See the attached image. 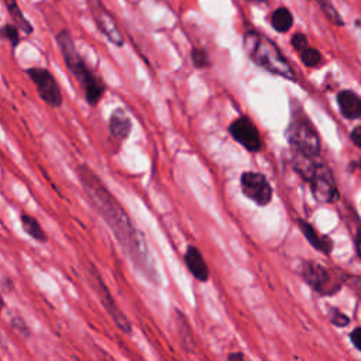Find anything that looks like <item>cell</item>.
I'll return each mask as SVG.
<instances>
[{
	"label": "cell",
	"mask_w": 361,
	"mask_h": 361,
	"mask_svg": "<svg viewBox=\"0 0 361 361\" xmlns=\"http://www.w3.org/2000/svg\"><path fill=\"white\" fill-rule=\"evenodd\" d=\"M76 172L89 203L111 228L133 264L148 281L158 283L159 276L152 264L148 248L137 228L133 226L126 210L89 165L79 164L76 166Z\"/></svg>",
	"instance_id": "cell-1"
},
{
	"label": "cell",
	"mask_w": 361,
	"mask_h": 361,
	"mask_svg": "<svg viewBox=\"0 0 361 361\" xmlns=\"http://www.w3.org/2000/svg\"><path fill=\"white\" fill-rule=\"evenodd\" d=\"M56 45L61 51L63 63L75 80L79 83L86 103L96 107L106 93V85L100 76H97L85 62L79 54L73 37L68 28H62L55 35Z\"/></svg>",
	"instance_id": "cell-2"
},
{
	"label": "cell",
	"mask_w": 361,
	"mask_h": 361,
	"mask_svg": "<svg viewBox=\"0 0 361 361\" xmlns=\"http://www.w3.org/2000/svg\"><path fill=\"white\" fill-rule=\"evenodd\" d=\"M243 45L250 59L258 66L288 80H298L293 68L289 65L279 48L268 37L255 30H251L244 34Z\"/></svg>",
	"instance_id": "cell-3"
},
{
	"label": "cell",
	"mask_w": 361,
	"mask_h": 361,
	"mask_svg": "<svg viewBox=\"0 0 361 361\" xmlns=\"http://www.w3.org/2000/svg\"><path fill=\"white\" fill-rule=\"evenodd\" d=\"M298 274L312 290L322 296L336 295L345 283V276L341 272L313 261H303Z\"/></svg>",
	"instance_id": "cell-4"
},
{
	"label": "cell",
	"mask_w": 361,
	"mask_h": 361,
	"mask_svg": "<svg viewBox=\"0 0 361 361\" xmlns=\"http://www.w3.org/2000/svg\"><path fill=\"white\" fill-rule=\"evenodd\" d=\"M288 142L293 155L317 159L320 155V138L313 124L306 117H295L286 130Z\"/></svg>",
	"instance_id": "cell-5"
},
{
	"label": "cell",
	"mask_w": 361,
	"mask_h": 361,
	"mask_svg": "<svg viewBox=\"0 0 361 361\" xmlns=\"http://www.w3.org/2000/svg\"><path fill=\"white\" fill-rule=\"evenodd\" d=\"M28 79L35 86L38 97L49 107L58 109L63 104V94L54 73L42 66H31L25 69Z\"/></svg>",
	"instance_id": "cell-6"
},
{
	"label": "cell",
	"mask_w": 361,
	"mask_h": 361,
	"mask_svg": "<svg viewBox=\"0 0 361 361\" xmlns=\"http://www.w3.org/2000/svg\"><path fill=\"white\" fill-rule=\"evenodd\" d=\"M306 182H309L310 190L317 202L333 203L338 199V190L333 173L324 162L319 161L316 164V166L307 176Z\"/></svg>",
	"instance_id": "cell-7"
},
{
	"label": "cell",
	"mask_w": 361,
	"mask_h": 361,
	"mask_svg": "<svg viewBox=\"0 0 361 361\" xmlns=\"http://www.w3.org/2000/svg\"><path fill=\"white\" fill-rule=\"evenodd\" d=\"M87 8L90 11L92 20L96 24L97 30L104 35V38L116 45V47H123L124 45V37L121 35L118 25L110 11L104 7L102 0H86Z\"/></svg>",
	"instance_id": "cell-8"
},
{
	"label": "cell",
	"mask_w": 361,
	"mask_h": 361,
	"mask_svg": "<svg viewBox=\"0 0 361 361\" xmlns=\"http://www.w3.org/2000/svg\"><path fill=\"white\" fill-rule=\"evenodd\" d=\"M240 183L241 192L255 204L267 206L272 200V188L265 175L259 172L247 171L241 173Z\"/></svg>",
	"instance_id": "cell-9"
},
{
	"label": "cell",
	"mask_w": 361,
	"mask_h": 361,
	"mask_svg": "<svg viewBox=\"0 0 361 361\" xmlns=\"http://www.w3.org/2000/svg\"><path fill=\"white\" fill-rule=\"evenodd\" d=\"M228 131L231 137L241 144L245 149L251 152H257L261 149L262 142H261V135L255 127V124L245 116L235 118L230 127Z\"/></svg>",
	"instance_id": "cell-10"
},
{
	"label": "cell",
	"mask_w": 361,
	"mask_h": 361,
	"mask_svg": "<svg viewBox=\"0 0 361 361\" xmlns=\"http://www.w3.org/2000/svg\"><path fill=\"white\" fill-rule=\"evenodd\" d=\"M107 127H109L110 135L116 141L121 142L130 135L131 128H133V121H131V117L128 116V113L123 107H116L110 113Z\"/></svg>",
	"instance_id": "cell-11"
},
{
	"label": "cell",
	"mask_w": 361,
	"mask_h": 361,
	"mask_svg": "<svg viewBox=\"0 0 361 361\" xmlns=\"http://www.w3.org/2000/svg\"><path fill=\"white\" fill-rule=\"evenodd\" d=\"M183 262L189 272L193 275L200 282H207L210 278V271L209 267L200 252V250L195 245H189L186 248V252L183 255Z\"/></svg>",
	"instance_id": "cell-12"
},
{
	"label": "cell",
	"mask_w": 361,
	"mask_h": 361,
	"mask_svg": "<svg viewBox=\"0 0 361 361\" xmlns=\"http://www.w3.org/2000/svg\"><path fill=\"white\" fill-rule=\"evenodd\" d=\"M298 227L300 228L303 237L306 238V241L319 252L329 255L333 251V241L327 237L320 234L310 223L299 219L298 220Z\"/></svg>",
	"instance_id": "cell-13"
},
{
	"label": "cell",
	"mask_w": 361,
	"mask_h": 361,
	"mask_svg": "<svg viewBox=\"0 0 361 361\" xmlns=\"http://www.w3.org/2000/svg\"><path fill=\"white\" fill-rule=\"evenodd\" d=\"M337 104L340 109V113L347 120H357L361 118V97L350 90L344 89L337 93Z\"/></svg>",
	"instance_id": "cell-14"
},
{
	"label": "cell",
	"mask_w": 361,
	"mask_h": 361,
	"mask_svg": "<svg viewBox=\"0 0 361 361\" xmlns=\"http://www.w3.org/2000/svg\"><path fill=\"white\" fill-rule=\"evenodd\" d=\"M97 292H99L100 299H102L103 305L106 306L107 312H109V313H110V316L114 319L116 324H117L123 331L130 333V330H131V324H130L128 319H127V317L120 312V309H117V307H116V303H114V300L111 299V296L109 295V290L104 288L103 282H100V281L97 282Z\"/></svg>",
	"instance_id": "cell-15"
},
{
	"label": "cell",
	"mask_w": 361,
	"mask_h": 361,
	"mask_svg": "<svg viewBox=\"0 0 361 361\" xmlns=\"http://www.w3.org/2000/svg\"><path fill=\"white\" fill-rule=\"evenodd\" d=\"M4 6H6V10L8 13V16L11 17V21L14 25L18 27L20 31H23L24 34L30 35L32 34L34 28H32V24L28 21V18L24 16L23 10L20 8L18 6V1L17 0H3Z\"/></svg>",
	"instance_id": "cell-16"
},
{
	"label": "cell",
	"mask_w": 361,
	"mask_h": 361,
	"mask_svg": "<svg viewBox=\"0 0 361 361\" xmlns=\"http://www.w3.org/2000/svg\"><path fill=\"white\" fill-rule=\"evenodd\" d=\"M271 24L278 32H286L293 25L292 13L286 7H278L271 16Z\"/></svg>",
	"instance_id": "cell-17"
},
{
	"label": "cell",
	"mask_w": 361,
	"mask_h": 361,
	"mask_svg": "<svg viewBox=\"0 0 361 361\" xmlns=\"http://www.w3.org/2000/svg\"><path fill=\"white\" fill-rule=\"evenodd\" d=\"M20 220H21V226L24 228V231L34 240L39 241V243H44L47 240V235L41 227V224L38 223V220L27 213H21L20 216Z\"/></svg>",
	"instance_id": "cell-18"
},
{
	"label": "cell",
	"mask_w": 361,
	"mask_h": 361,
	"mask_svg": "<svg viewBox=\"0 0 361 361\" xmlns=\"http://www.w3.org/2000/svg\"><path fill=\"white\" fill-rule=\"evenodd\" d=\"M20 30L17 25H14L13 23H7V24H3L0 27V38L7 41L11 47V49H16L20 42H21V37H20Z\"/></svg>",
	"instance_id": "cell-19"
},
{
	"label": "cell",
	"mask_w": 361,
	"mask_h": 361,
	"mask_svg": "<svg viewBox=\"0 0 361 361\" xmlns=\"http://www.w3.org/2000/svg\"><path fill=\"white\" fill-rule=\"evenodd\" d=\"M316 1L319 3V6H320L322 11L324 13V16H326L333 24H336V25H338V27L344 25L343 18L340 17L338 11L336 10V7L333 6V3H331L330 0H316Z\"/></svg>",
	"instance_id": "cell-20"
},
{
	"label": "cell",
	"mask_w": 361,
	"mask_h": 361,
	"mask_svg": "<svg viewBox=\"0 0 361 361\" xmlns=\"http://www.w3.org/2000/svg\"><path fill=\"white\" fill-rule=\"evenodd\" d=\"M299 55H300V59H302L303 65L310 66V68L317 66L322 62V54L316 48H312V47H307L306 49L299 52Z\"/></svg>",
	"instance_id": "cell-21"
},
{
	"label": "cell",
	"mask_w": 361,
	"mask_h": 361,
	"mask_svg": "<svg viewBox=\"0 0 361 361\" xmlns=\"http://www.w3.org/2000/svg\"><path fill=\"white\" fill-rule=\"evenodd\" d=\"M329 319L337 327H345L350 323V317L344 312L337 309V307H331L329 310Z\"/></svg>",
	"instance_id": "cell-22"
},
{
	"label": "cell",
	"mask_w": 361,
	"mask_h": 361,
	"mask_svg": "<svg viewBox=\"0 0 361 361\" xmlns=\"http://www.w3.org/2000/svg\"><path fill=\"white\" fill-rule=\"evenodd\" d=\"M192 61L196 68H204L209 65V55L203 49H193Z\"/></svg>",
	"instance_id": "cell-23"
},
{
	"label": "cell",
	"mask_w": 361,
	"mask_h": 361,
	"mask_svg": "<svg viewBox=\"0 0 361 361\" xmlns=\"http://www.w3.org/2000/svg\"><path fill=\"white\" fill-rule=\"evenodd\" d=\"M290 44H292V47H293L298 52H302L303 49H306V48L309 47L307 38H306V35L302 34V32L293 34L292 38H290Z\"/></svg>",
	"instance_id": "cell-24"
},
{
	"label": "cell",
	"mask_w": 361,
	"mask_h": 361,
	"mask_svg": "<svg viewBox=\"0 0 361 361\" xmlns=\"http://www.w3.org/2000/svg\"><path fill=\"white\" fill-rule=\"evenodd\" d=\"M350 341L353 343V345H354L358 351H361V326L351 330V333H350Z\"/></svg>",
	"instance_id": "cell-25"
},
{
	"label": "cell",
	"mask_w": 361,
	"mask_h": 361,
	"mask_svg": "<svg viewBox=\"0 0 361 361\" xmlns=\"http://www.w3.org/2000/svg\"><path fill=\"white\" fill-rule=\"evenodd\" d=\"M351 141L354 142V145H357L358 148H361V126H357L351 130Z\"/></svg>",
	"instance_id": "cell-26"
},
{
	"label": "cell",
	"mask_w": 361,
	"mask_h": 361,
	"mask_svg": "<svg viewBox=\"0 0 361 361\" xmlns=\"http://www.w3.org/2000/svg\"><path fill=\"white\" fill-rule=\"evenodd\" d=\"M348 283L351 285L353 289H355V292L361 296V275H355V276H351L348 279Z\"/></svg>",
	"instance_id": "cell-27"
},
{
	"label": "cell",
	"mask_w": 361,
	"mask_h": 361,
	"mask_svg": "<svg viewBox=\"0 0 361 361\" xmlns=\"http://www.w3.org/2000/svg\"><path fill=\"white\" fill-rule=\"evenodd\" d=\"M228 361H247L245 355L240 351H234V353H230L228 354Z\"/></svg>",
	"instance_id": "cell-28"
},
{
	"label": "cell",
	"mask_w": 361,
	"mask_h": 361,
	"mask_svg": "<svg viewBox=\"0 0 361 361\" xmlns=\"http://www.w3.org/2000/svg\"><path fill=\"white\" fill-rule=\"evenodd\" d=\"M354 244H355V251H357V255L361 258V231H358V233H357Z\"/></svg>",
	"instance_id": "cell-29"
},
{
	"label": "cell",
	"mask_w": 361,
	"mask_h": 361,
	"mask_svg": "<svg viewBox=\"0 0 361 361\" xmlns=\"http://www.w3.org/2000/svg\"><path fill=\"white\" fill-rule=\"evenodd\" d=\"M250 1H254V3H264V1H267V0H250Z\"/></svg>",
	"instance_id": "cell-30"
},
{
	"label": "cell",
	"mask_w": 361,
	"mask_h": 361,
	"mask_svg": "<svg viewBox=\"0 0 361 361\" xmlns=\"http://www.w3.org/2000/svg\"><path fill=\"white\" fill-rule=\"evenodd\" d=\"M0 303H1V300H0Z\"/></svg>",
	"instance_id": "cell-31"
}]
</instances>
